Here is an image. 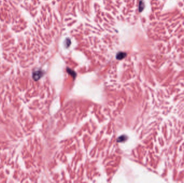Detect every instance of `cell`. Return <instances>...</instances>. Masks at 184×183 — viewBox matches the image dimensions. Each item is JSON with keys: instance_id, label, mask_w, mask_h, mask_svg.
I'll list each match as a JSON object with an SVG mask.
<instances>
[{"instance_id": "3", "label": "cell", "mask_w": 184, "mask_h": 183, "mask_svg": "<svg viewBox=\"0 0 184 183\" xmlns=\"http://www.w3.org/2000/svg\"><path fill=\"white\" fill-rule=\"evenodd\" d=\"M125 55H126V54H124L123 53H120L117 55V59H122L123 57H124Z\"/></svg>"}, {"instance_id": "1", "label": "cell", "mask_w": 184, "mask_h": 183, "mask_svg": "<svg viewBox=\"0 0 184 183\" xmlns=\"http://www.w3.org/2000/svg\"><path fill=\"white\" fill-rule=\"evenodd\" d=\"M153 100V149L162 176L184 175V76L161 77Z\"/></svg>"}, {"instance_id": "2", "label": "cell", "mask_w": 184, "mask_h": 183, "mask_svg": "<svg viewBox=\"0 0 184 183\" xmlns=\"http://www.w3.org/2000/svg\"><path fill=\"white\" fill-rule=\"evenodd\" d=\"M35 87L19 78L0 83V172L20 166L33 151Z\"/></svg>"}]
</instances>
